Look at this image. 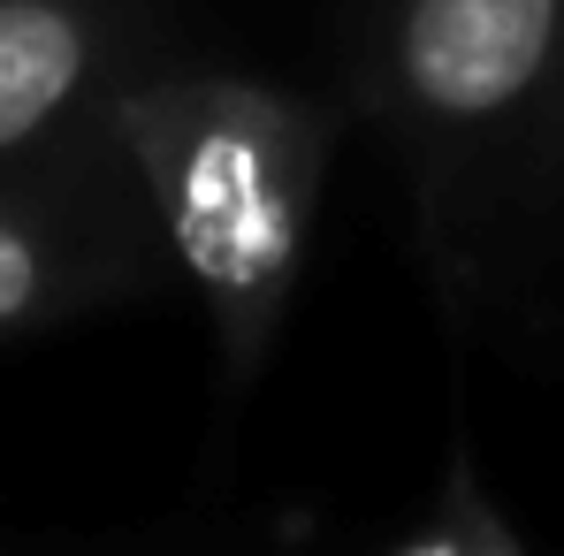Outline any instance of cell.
Returning a JSON list of instances; mask_svg holds the SVG:
<instances>
[{
    "instance_id": "cell-1",
    "label": "cell",
    "mask_w": 564,
    "mask_h": 556,
    "mask_svg": "<svg viewBox=\"0 0 564 556\" xmlns=\"http://www.w3.org/2000/svg\"><path fill=\"white\" fill-rule=\"evenodd\" d=\"M99 130L191 282L221 373L237 389L260 381L321 229L336 122L245 69H138Z\"/></svg>"
},
{
    "instance_id": "cell-5",
    "label": "cell",
    "mask_w": 564,
    "mask_h": 556,
    "mask_svg": "<svg viewBox=\"0 0 564 556\" xmlns=\"http://www.w3.org/2000/svg\"><path fill=\"white\" fill-rule=\"evenodd\" d=\"M397 549L404 556H451V549H519V534L480 503V480H473V458L458 450L451 458V480H443V519H427V526H412V534H397Z\"/></svg>"
},
{
    "instance_id": "cell-6",
    "label": "cell",
    "mask_w": 564,
    "mask_h": 556,
    "mask_svg": "<svg viewBox=\"0 0 564 556\" xmlns=\"http://www.w3.org/2000/svg\"><path fill=\"white\" fill-rule=\"evenodd\" d=\"M557 99H564V85H557Z\"/></svg>"
},
{
    "instance_id": "cell-4",
    "label": "cell",
    "mask_w": 564,
    "mask_h": 556,
    "mask_svg": "<svg viewBox=\"0 0 564 556\" xmlns=\"http://www.w3.org/2000/svg\"><path fill=\"white\" fill-rule=\"evenodd\" d=\"M153 214L122 206H69L62 190L0 184V336L46 328L77 305L145 275Z\"/></svg>"
},
{
    "instance_id": "cell-3",
    "label": "cell",
    "mask_w": 564,
    "mask_h": 556,
    "mask_svg": "<svg viewBox=\"0 0 564 556\" xmlns=\"http://www.w3.org/2000/svg\"><path fill=\"white\" fill-rule=\"evenodd\" d=\"M122 77L138 62L115 0H0V168L99 138Z\"/></svg>"
},
{
    "instance_id": "cell-2",
    "label": "cell",
    "mask_w": 564,
    "mask_h": 556,
    "mask_svg": "<svg viewBox=\"0 0 564 556\" xmlns=\"http://www.w3.org/2000/svg\"><path fill=\"white\" fill-rule=\"evenodd\" d=\"M564 85V0H389L381 92L427 145H480Z\"/></svg>"
}]
</instances>
